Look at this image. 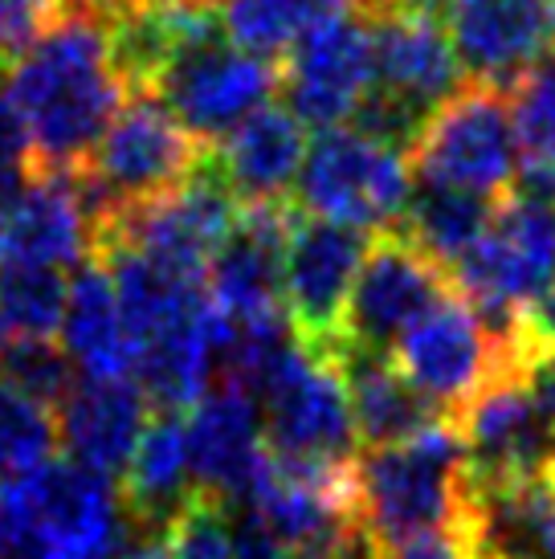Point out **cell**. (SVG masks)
I'll use <instances>...</instances> for the list:
<instances>
[{
	"instance_id": "b9f144b4",
	"label": "cell",
	"mask_w": 555,
	"mask_h": 559,
	"mask_svg": "<svg viewBox=\"0 0 555 559\" xmlns=\"http://www.w3.org/2000/svg\"><path fill=\"white\" fill-rule=\"evenodd\" d=\"M552 474H555V450H552Z\"/></svg>"
},
{
	"instance_id": "9c48e42d",
	"label": "cell",
	"mask_w": 555,
	"mask_h": 559,
	"mask_svg": "<svg viewBox=\"0 0 555 559\" xmlns=\"http://www.w3.org/2000/svg\"><path fill=\"white\" fill-rule=\"evenodd\" d=\"M413 197V171L404 152L364 135L359 127H327L307 143L294 180V209L364 234H388Z\"/></svg>"
},
{
	"instance_id": "f1b7e54d",
	"label": "cell",
	"mask_w": 555,
	"mask_h": 559,
	"mask_svg": "<svg viewBox=\"0 0 555 559\" xmlns=\"http://www.w3.org/2000/svg\"><path fill=\"white\" fill-rule=\"evenodd\" d=\"M70 278L66 270L49 265H0V311L13 326V335L54 340L62 326Z\"/></svg>"
},
{
	"instance_id": "e0dca14e",
	"label": "cell",
	"mask_w": 555,
	"mask_h": 559,
	"mask_svg": "<svg viewBox=\"0 0 555 559\" xmlns=\"http://www.w3.org/2000/svg\"><path fill=\"white\" fill-rule=\"evenodd\" d=\"M188 466L197 495L237 507L253 490L270 445L262 433V413L246 384L213 380L204 396L188 408Z\"/></svg>"
},
{
	"instance_id": "ffe728a7",
	"label": "cell",
	"mask_w": 555,
	"mask_h": 559,
	"mask_svg": "<svg viewBox=\"0 0 555 559\" xmlns=\"http://www.w3.org/2000/svg\"><path fill=\"white\" fill-rule=\"evenodd\" d=\"M152 413L147 392L131 376L119 380L78 376L74 392L58 404V445L66 450V462L119 481Z\"/></svg>"
},
{
	"instance_id": "836d02e7",
	"label": "cell",
	"mask_w": 555,
	"mask_h": 559,
	"mask_svg": "<svg viewBox=\"0 0 555 559\" xmlns=\"http://www.w3.org/2000/svg\"><path fill=\"white\" fill-rule=\"evenodd\" d=\"M33 176H37V164H33L29 135L16 119V110L9 107V98L0 94V204L21 192Z\"/></svg>"
},
{
	"instance_id": "d6986e66",
	"label": "cell",
	"mask_w": 555,
	"mask_h": 559,
	"mask_svg": "<svg viewBox=\"0 0 555 559\" xmlns=\"http://www.w3.org/2000/svg\"><path fill=\"white\" fill-rule=\"evenodd\" d=\"M294 204L241 209L229 237L209 262V298L229 323H262L282 311V253L291 234Z\"/></svg>"
},
{
	"instance_id": "7402d4cb",
	"label": "cell",
	"mask_w": 555,
	"mask_h": 559,
	"mask_svg": "<svg viewBox=\"0 0 555 559\" xmlns=\"http://www.w3.org/2000/svg\"><path fill=\"white\" fill-rule=\"evenodd\" d=\"M303 156H307V127L286 107L265 103L241 127H233L216 147H209V168L241 209L291 204L286 197L294 192Z\"/></svg>"
},
{
	"instance_id": "9a60e30c",
	"label": "cell",
	"mask_w": 555,
	"mask_h": 559,
	"mask_svg": "<svg viewBox=\"0 0 555 559\" xmlns=\"http://www.w3.org/2000/svg\"><path fill=\"white\" fill-rule=\"evenodd\" d=\"M441 25L465 79L498 91L555 53V0H446Z\"/></svg>"
},
{
	"instance_id": "484cf974",
	"label": "cell",
	"mask_w": 555,
	"mask_h": 559,
	"mask_svg": "<svg viewBox=\"0 0 555 559\" xmlns=\"http://www.w3.org/2000/svg\"><path fill=\"white\" fill-rule=\"evenodd\" d=\"M494 213V201L458 192V188L413 185V197L404 204L397 234H404L421 253H429L441 270H458L462 258L479 246L482 229Z\"/></svg>"
},
{
	"instance_id": "ab89813d",
	"label": "cell",
	"mask_w": 555,
	"mask_h": 559,
	"mask_svg": "<svg viewBox=\"0 0 555 559\" xmlns=\"http://www.w3.org/2000/svg\"><path fill=\"white\" fill-rule=\"evenodd\" d=\"M185 4H197V9H216V4H225V0H185Z\"/></svg>"
},
{
	"instance_id": "4dcf8cb0",
	"label": "cell",
	"mask_w": 555,
	"mask_h": 559,
	"mask_svg": "<svg viewBox=\"0 0 555 559\" xmlns=\"http://www.w3.org/2000/svg\"><path fill=\"white\" fill-rule=\"evenodd\" d=\"M0 380H9L13 389L29 392L33 401L49 404L58 413V404L74 392L78 368L66 356L58 340H37V335H13L9 352L0 359Z\"/></svg>"
},
{
	"instance_id": "6da1fadb",
	"label": "cell",
	"mask_w": 555,
	"mask_h": 559,
	"mask_svg": "<svg viewBox=\"0 0 555 559\" xmlns=\"http://www.w3.org/2000/svg\"><path fill=\"white\" fill-rule=\"evenodd\" d=\"M4 98L29 135L37 171L82 168L131 98L110 58V9L66 4L42 37L16 53Z\"/></svg>"
},
{
	"instance_id": "603a6c76",
	"label": "cell",
	"mask_w": 555,
	"mask_h": 559,
	"mask_svg": "<svg viewBox=\"0 0 555 559\" xmlns=\"http://www.w3.org/2000/svg\"><path fill=\"white\" fill-rule=\"evenodd\" d=\"M115 486L123 495V507L131 514L139 544H160L172 519L197 495L192 466H188L185 413L155 408L143 437H139L135 453H131V462H127L123 478Z\"/></svg>"
},
{
	"instance_id": "5b68a950",
	"label": "cell",
	"mask_w": 555,
	"mask_h": 559,
	"mask_svg": "<svg viewBox=\"0 0 555 559\" xmlns=\"http://www.w3.org/2000/svg\"><path fill=\"white\" fill-rule=\"evenodd\" d=\"M204 156L209 147L192 140L164 103H155L152 94H131L86 164L74 168V180L98 221V234H107L119 213L176 192Z\"/></svg>"
},
{
	"instance_id": "60d3db41",
	"label": "cell",
	"mask_w": 555,
	"mask_h": 559,
	"mask_svg": "<svg viewBox=\"0 0 555 559\" xmlns=\"http://www.w3.org/2000/svg\"><path fill=\"white\" fill-rule=\"evenodd\" d=\"M359 4H364V9H368V4H376V0H359Z\"/></svg>"
},
{
	"instance_id": "f35d334b",
	"label": "cell",
	"mask_w": 555,
	"mask_h": 559,
	"mask_svg": "<svg viewBox=\"0 0 555 559\" xmlns=\"http://www.w3.org/2000/svg\"><path fill=\"white\" fill-rule=\"evenodd\" d=\"M62 4H91V9H110V0H62Z\"/></svg>"
},
{
	"instance_id": "e575fe53",
	"label": "cell",
	"mask_w": 555,
	"mask_h": 559,
	"mask_svg": "<svg viewBox=\"0 0 555 559\" xmlns=\"http://www.w3.org/2000/svg\"><path fill=\"white\" fill-rule=\"evenodd\" d=\"M376 559H465V547L458 531H446V535H421L409 544L385 547Z\"/></svg>"
},
{
	"instance_id": "4fadbf2b",
	"label": "cell",
	"mask_w": 555,
	"mask_h": 559,
	"mask_svg": "<svg viewBox=\"0 0 555 559\" xmlns=\"http://www.w3.org/2000/svg\"><path fill=\"white\" fill-rule=\"evenodd\" d=\"M368 246L371 234L364 229H347L294 209L286 253H282V311L291 319L298 343H307L310 352H323V356L335 352L347 298Z\"/></svg>"
},
{
	"instance_id": "d6a6232c",
	"label": "cell",
	"mask_w": 555,
	"mask_h": 559,
	"mask_svg": "<svg viewBox=\"0 0 555 559\" xmlns=\"http://www.w3.org/2000/svg\"><path fill=\"white\" fill-rule=\"evenodd\" d=\"M62 0H0V58L29 49L58 21Z\"/></svg>"
},
{
	"instance_id": "8d00e7d4",
	"label": "cell",
	"mask_w": 555,
	"mask_h": 559,
	"mask_svg": "<svg viewBox=\"0 0 555 559\" xmlns=\"http://www.w3.org/2000/svg\"><path fill=\"white\" fill-rule=\"evenodd\" d=\"M160 4H172V0H110V13H119V9H160Z\"/></svg>"
},
{
	"instance_id": "74e56055",
	"label": "cell",
	"mask_w": 555,
	"mask_h": 559,
	"mask_svg": "<svg viewBox=\"0 0 555 559\" xmlns=\"http://www.w3.org/2000/svg\"><path fill=\"white\" fill-rule=\"evenodd\" d=\"M9 343H13V326H9V319H4V311H0V359H4V352H9Z\"/></svg>"
},
{
	"instance_id": "d590c367",
	"label": "cell",
	"mask_w": 555,
	"mask_h": 559,
	"mask_svg": "<svg viewBox=\"0 0 555 559\" xmlns=\"http://www.w3.org/2000/svg\"><path fill=\"white\" fill-rule=\"evenodd\" d=\"M127 559H176V556H172L164 544H143V547H135V551H131Z\"/></svg>"
},
{
	"instance_id": "3957f363",
	"label": "cell",
	"mask_w": 555,
	"mask_h": 559,
	"mask_svg": "<svg viewBox=\"0 0 555 559\" xmlns=\"http://www.w3.org/2000/svg\"><path fill=\"white\" fill-rule=\"evenodd\" d=\"M4 559H127L139 544L123 495L74 462L0 486Z\"/></svg>"
},
{
	"instance_id": "30bf717a",
	"label": "cell",
	"mask_w": 555,
	"mask_h": 559,
	"mask_svg": "<svg viewBox=\"0 0 555 559\" xmlns=\"http://www.w3.org/2000/svg\"><path fill=\"white\" fill-rule=\"evenodd\" d=\"M465 450L470 486L535 478L552 469L555 364L535 372H503L453 417Z\"/></svg>"
},
{
	"instance_id": "2e32d148",
	"label": "cell",
	"mask_w": 555,
	"mask_h": 559,
	"mask_svg": "<svg viewBox=\"0 0 555 559\" xmlns=\"http://www.w3.org/2000/svg\"><path fill=\"white\" fill-rule=\"evenodd\" d=\"M371 16V62L376 82L371 91L401 103L416 119H429L446 98L465 86V70L453 53L441 13L380 4L364 9Z\"/></svg>"
},
{
	"instance_id": "52a82bcc",
	"label": "cell",
	"mask_w": 555,
	"mask_h": 559,
	"mask_svg": "<svg viewBox=\"0 0 555 559\" xmlns=\"http://www.w3.org/2000/svg\"><path fill=\"white\" fill-rule=\"evenodd\" d=\"M249 392L258 401L265 445L274 457L343 466L359 453L340 364L335 356L310 352L298 335L265 359Z\"/></svg>"
},
{
	"instance_id": "1f68e13d",
	"label": "cell",
	"mask_w": 555,
	"mask_h": 559,
	"mask_svg": "<svg viewBox=\"0 0 555 559\" xmlns=\"http://www.w3.org/2000/svg\"><path fill=\"white\" fill-rule=\"evenodd\" d=\"M160 544L176 559H233V507L192 495V502L172 519Z\"/></svg>"
},
{
	"instance_id": "5bb4252c",
	"label": "cell",
	"mask_w": 555,
	"mask_h": 559,
	"mask_svg": "<svg viewBox=\"0 0 555 559\" xmlns=\"http://www.w3.org/2000/svg\"><path fill=\"white\" fill-rule=\"evenodd\" d=\"M449 290H453V274L441 270L429 253H421L409 237L397 229L376 234L355 274L335 352L352 347V352L388 356L404 331L421 314H429Z\"/></svg>"
},
{
	"instance_id": "f546056e",
	"label": "cell",
	"mask_w": 555,
	"mask_h": 559,
	"mask_svg": "<svg viewBox=\"0 0 555 559\" xmlns=\"http://www.w3.org/2000/svg\"><path fill=\"white\" fill-rule=\"evenodd\" d=\"M510 110L519 131V168L555 171V53L510 86Z\"/></svg>"
},
{
	"instance_id": "44dd1931",
	"label": "cell",
	"mask_w": 555,
	"mask_h": 559,
	"mask_svg": "<svg viewBox=\"0 0 555 559\" xmlns=\"http://www.w3.org/2000/svg\"><path fill=\"white\" fill-rule=\"evenodd\" d=\"M458 539L465 559H555V474L470 486Z\"/></svg>"
},
{
	"instance_id": "7c38bea8",
	"label": "cell",
	"mask_w": 555,
	"mask_h": 559,
	"mask_svg": "<svg viewBox=\"0 0 555 559\" xmlns=\"http://www.w3.org/2000/svg\"><path fill=\"white\" fill-rule=\"evenodd\" d=\"M371 82H376L371 16L364 13V4L340 9L323 16L319 25H310L282 58V74H278L286 110L303 127H319V131L352 123Z\"/></svg>"
},
{
	"instance_id": "ac0fdd59",
	"label": "cell",
	"mask_w": 555,
	"mask_h": 559,
	"mask_svg": "<svg viewBox=\"0 0 555 559\" xmlns=\"http://www.w3.org/2000/svg\"><path fill=\"white\" fill-rule=\"evenodd\" d=\"M98 221L74 171H37L0 204V265L70 270L98 258Z\"/></svg>"
},
{
	"instance_id": "277c9868",
	"label": "cell",
	"mask_w": 555,
	"mask_h": 559,
	"mask_svg": "<svg viewBox=\"0 0 555 559\" xmlns=\"http://www.w3.org/2000/svg\"><path fill=\"white\" fill-rule=\"evenodd\" d=\"M278 91V70L233 46L221 16L180 0V29L147 91L201 147H216Z\"/></svg>"
},
{
	"instance_id": "ba28073f",
	"label": "cell",
	"mask_w": 555,
	"mask_h": 559,
	"mask_svg": "<svg viewBox=\"0 0 555 559\" xmlns=\"http://www.w3.org/2000/svg\"><path fill=\"white\" fill-rule=\"evenodd\" d=\"M404 159L413 171V185L458 188L486 201L507 197L523 164L510 91L465 82L425 119Z\"/></svg>"
},
{
	"instance_id": "8992f818",
	"label": "cell",
	"mask_w": 555,
	"mask_h": 559,
	"mask_svg": "<svg viewBox=\"0 0 555 559\" xmlns=\"http://www.w3.org/2000/svg\"><path fill=\"white\" fill-rule=\"evenodd\" d=\"M453 286L523 364L519 314L555 286V197L507 192L494 204L479 246L453 270Z\"/></svg>"
},
{
	"instance_id": "83f0119b",
	"label": "cell",
	"mask_w": 555,
	"mask_h": 559,
	"mask_svg": "<svg viewBox=\"0 0 555 559\" xmlns=\"http://www.w3.org/2000/svg\"><path fill=\"white\" fill-rule=\"evenodd\" d=\"M58 413L0 380V481L29 478L58 462Z\"/></svg>"
},
{
	"instance_id": "8fae6325",
	"label": "cell",
	"mask_w": 555,
	"mask_h": 559,
	"mask_svg": "<svg viewBox=\"0 0 555 559\" xmlns=\"http://www.w3.org/2000/svg\"><path fill=\"white\" fill-rule=\"evenodd\" d=\"M388 359L449 420L503 372H527L515 347L494 335L458 286L404 331Z\"/></svg>"
},
{
	"instance_id": "7a4b0ae2",
	"label": "cell",
	"mask_w": 555,
	"mask_h": 559,
	"mask_svg": "<svg viewBox=\"0 0 555 559\" xmlns=\"http://www.w3.org/2000/svg\"><path fill=\"white\" fill-rule=\"evenodd\" d=\"M470 498L458 425L437 420L425 433L359 450L352 462V511L380 551L421 535L458 531Z\"/></svg>"
},
{
	"instance_id": "4316f807",
	"label": "cell",
	"mask_w": 555,
	"mask_h": 559,
	"mask_svg": "<svg viewBox=\"0 0 555 559\" xmlns=\"http://www.w3.org/2000/svg\"><path fill=\"white\" fill-rule=\"evenodd\" d=\"M359 0H225L221 9V29L233 46H241L253 58H286L291 46L319 25L323 16L352 9Z\"/></svg>"
},
{
	"instance_id": "cb8c5ba5",
	"label": "cell",
	"mask_w": 555,
	"mask_h": 559,
	"mask_svg": "<svg viewBox=\"0 0 555 559\" xmlns=\"http://www.w3.org/2000/svg\"><path fill=\"white\" fill-rule=\"evenodd\" d=\"M62 347L74 359L82 380H119L135 368V347L127 335V319L119 307V290L103 258L82 262L70 274V295L62 311Z\"/></svg>"
},
{
	"instance_id": "d4e9b609",
	"label": "cell",
	"mask_w": 555,
	"mask_h": 559,
	"mask_svg": "<svg viewBox=\"0 0 555 559\" xmlns=\"http://www.w3.org/2000/svg\"><path fill=\"white\" fill-rule=\"evenodd\" d=\"M347 384V404H352V425L359 437V450H376V445H397L409 437L425 433L437 420H449L429 396L404 380V372L388 356H371V352H352L340 347L331 352Z\"/></svg>"
}]
</instances>
